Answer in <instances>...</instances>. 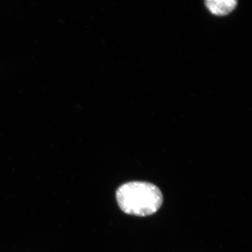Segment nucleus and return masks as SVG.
<instances>
[{
	"label": "nucleus",
	"mask_w": 252,
	"mask_h": 252,
	"mask_svg": "<svg viewBox=\"0 0 252 252\" xmlns=\"http://www.w3.org/2000/svg\"><path fill=\"white\" fill-rule=\"evenodd\" d=\"M118 205L124 213L137 217L154 215L161 207L163 196L157 186L145 182H130L117 189Z\"/></svg>",
	"instance_id": "nucleus-1"
},
{
	"label": "nucleus",
	"mask_w": 252,
	"mask_h": 252,
	"mask_svg": "<svg viewBox=\"0 0 252 252\" xmlns=\"http://www.w3.org/2000/svg\"><path fill=\"white\" fill-rule=\"evenodd\" d=\"M209 11L217 16L229 14L236 7L238 0H205Z\"/></svg>",
	"instance_id": "nucleus-2"
}]
</instances>
